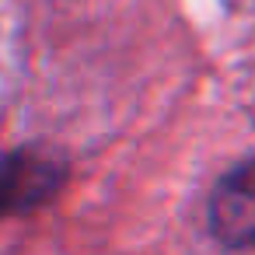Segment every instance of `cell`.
Masks as SVG:
<instances>
[{
    "instance_id": "cell-1",
    "label": "cell",
    "mask_w": 255,
    "mask_h": 255,
    "mask_svg": "<svg viewBox=\"0 0 255 255\" xmlns=\"http://www.w3.org/2000/svg\"><path fill=\"white\" fill-rule=\"evenodd\" d=\"M210 227L227 248H255V157L217 182L210 196Z\"/></svg>"
},
{
    "instance_id": "cell-2",
    "label": "cell",
    "mask_w": 255,
    "mask_h": 255,
    "mask_svg": "<svg viewBox=\"0 0 255 255\" xmlns=\"http://www.w3.org/2000/svg\"><path fill=\"white\" fill-rule=\"evenodd\" d=\"M53 171L56 164H49L46 157H28V154H14L11 161L0 164V213L4 210H25L35 199H42L53 189Z\"/></svg>"
}]
</instances>
